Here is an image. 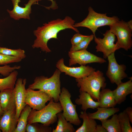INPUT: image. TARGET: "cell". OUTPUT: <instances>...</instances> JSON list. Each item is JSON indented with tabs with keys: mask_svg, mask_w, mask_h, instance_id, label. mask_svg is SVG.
Returning <instances> with one entry per match:
<instances>
[{
	"mask_svg": "<svg viewBox=\"0 0 132 132\" xmlns=\"http://www.w3.org/2000/svg\"><path fill=\"white\" fill-rule=\"evenodd\" d=\"M75 22L71 17L67 16L63 19L58 18L51 21L38 27L33 32L36 38L32 46V48H40L46 53L50 52L51 51L47 45L48 42L51 39H58L57 34L59 32L69 29L79 33L78 30L74 27Z\"/></svg>",
	"mask_w": 132,
	"mask_h": 132,
	"instance_id": "obj_1",
	"label": "cell"
},
{
	"mask_svg": "<svg viewBox=\"0 0 132 132\" xmlns=\"http://www.w3.org/2000/svg\"><path fill=\"white\" fill-rule=\"evenodd\" d=\"M60 70L57 69L53 75L48 78L44 76L36 77L33 83L30 84L28 88L33 90L38 89L44 91L57 102L61 92Z\"/></svg>",
	"mask_w": 132,
	"mask_h": 132,
	"instance_id": "obj_2",
	"label": "cell"
},
{
	"mask_svg": "<svg viewBox=\"0 0 132 132\" xmlns=\"http://www.w3.org/2000/svg\"><path fill=\"white\" fill-rule=\"evenodd\" d=\"M48 103L39 110H32L28 117L27 123L38 122L49 126L57 120V114L63 110L60 102H56L52 99Z\"/></svg>",
	"mask_w": 132,
	"mask_h": 132,
	"instance_id": "obj_3",
	"label": "cell"
},
{
	"mask_svg": "<svg viewBox=\"0 0 132 132\" xmlns=\"http://www.w3.org/2000/svg\"><path fill=\"white\" fill-rule=\"evenodd\" d=\"M79 91L88 93L94 100L99 101L100 89L105 88L106 79L103 73L99 70L95 71L88 76L76 79Z\"/></svg>",
	"mask_w": 132,
	"mask_h": 132,
	"instance_id": "obj_4",
	"label": "cell"
},
{
	"mask_svg": "<svg viewBox=\"0 0 132 132\" xmlns=\"http://www.w3.org/2000/svg\"><path fill=\"white\" fill-rule=\"evenodd\" d=\"M88 12L86 17L81 22L75 23V28L84 27L89 29L94 35L98 28L100 27L110 26L120 20L116 16L109 17L106 13H101L95 11L91 7L88 9Z\"/></svg>",
	"mask_w": 132,
	"mask_h": 132,
	"instance_id": "obj_5",
	"label": "cell"
},
{
	"mask_svg": "<svg viewBox=\"0 0 132 132\" xmlns=\"http://www.w3.org/2000/svg\"><path fill=\"white\" fill-rule=\"evenodd\" d=\"M110 30L117 37L116 44L119 48L128 51L132 46V30L127 22L120 20L109 26Z\"/></svg>",
	"mask_w": 132,
	"mask_h": 132,
	"instance_id": "obj_6",
	"label": "cell"
},
{
	"mask_svg": "<svg viewBox=\"0 0 132 132\" xmlns=\"http://www.w3.org/2000/svg\"><path fill=\"white\" fill-rule=\"evenodd\" d=\"M71 97V94L68 90L63 87L59 98L63 109V115L67 121L75 125L79 126L81 121L76 111V105L73 103Z\"/></svg>",
	"mask_w": 132,
	"mask_h": 132,
	"instance_id": "obj_7",
	"label": "cell"
},
{
	"mask_svg": "<svg viewBox=\"0 0 132 132\" xmlns=\"http://www.w3.org/2000/svg\"><path fill=\"white\" fill-rule=\"evenodd\" d=\"M115 38V36L110 30L106 31L102 38L94 35V40L97 44L96 52L102 53L103 58H107L109 55L119 49L117 44H114Z\"/></svg>",
	"mask_w": 132,
	"mask_h": 132,
	"instance_id": "obj_8",
	"label": "cell"
},
{
	"mask_svg": "<svg viewBox=\"0 0 132 132\" xmlns=\"http://www.w3.org/2000/svg\"><path fill=\"white\" fill-rule=\"evenodd\" d=\"M108 65L106 75L112 84L117 85L122 82L123 79L127 77L125 72L126 67L124 64L119 65L115 58L114 53H112L107 58Z\"/></svg>",
	"mask_w": 132,
	"mask_h": 132,
	"instance_id": "obj_9",
	"label": "cell"
},
{
	"mask_svg": "<svg viewBox=\"0 0 132 132\" xmlns=\"http://www.w3.org/2000/svg\"><path fill=\"white\" fill-rule=\"evenodd\" d=\"M69 57V66L78 64L80 65L86 66L87 64L92 63L100 64L106 62L103 58L98 57L91 53L86 49L68 52Z\"/></svg>",
	"mask_w": 132,
	"mask_h": 132,
	"instance_id": "obj_10",
	"label": "cell"
},
{
	"mask_svg": "<svg viewBox=\"0 0 132 132\" xmlns=\"http://www.w3.org/2000/svg\"><path fill=\"white\" fill-rule=\"evenodd\" d=\"M52 99L41 90L35 91L28 88L26 89L25 103L32 109L41 110L45 106L46 103Z\"/></svg>",
	"mask_w": 132,
	"mask_h": 132,
	"instance_id": "obj_11",
	"label": "cell"
},
{
	"mask_svg": "<svg viewBox=\"0 0 132 132\" xmlns=\"http://www.w3.org/2000/svg\"><path fill=\"white\" fill-rule=\"evenodd\" d=\"M64 59L62 58L57 62L56 66L61 72L73 77L80 79L87 76L95 71V69L89 66L81 65L80 66L72 67L65 65Z\"/></svg>",
	"mask_w": 132,
	"mask_h": 132,
	"instance_id": "obj_12",
	"label": "cell"
},
{
	"mask_svg": "<svg viewBox=\"0 0 132 132\" xmlns=\"http://www.w3.org/2000/svg\"><path fill=\"white\" fill-rule=\"evenodd\" d=\"M26 80V78H18L16 80L14 88L16 106V117L17 120L22 111L26 105L25 102L26 93L25 86Z\"/></svg>",
	"mask_w": 132,
	"mask_h": 132,
	"instance_id": "obj_13",
	"label": "cell"
},
{
	"mask_svg": "<svg viewBox=\"0 0 132 132\" xmlns=\"http://www.w3.org/2000/svg\"><path fill=\"white\" fill-rule=\"evenodd\" d=\"M13 8L11 11H7L11 17L18 20L21 19H30L29 15L31 13V7L33 5L37 4L38 1L42 0H29L27 3L25 4L24 7H20L19 5L20 0H11Z\"/></svg>",
	"mask_w": 132,
	"mask_h": 132,
	"instance_id": "obj_14",
	"label": "cell"
},
{
	"mask_svg": "<svg viewBox=\"0 0 132 132\" xmlns=\"http://www.w3.org/2000/svg\"><path fill=\"white\" fill-rule=\"evenodd\" d=\"M17 123L16 109L4 111L0 117V129L2 132H14Z\"/></svg>",
	"mask_w": 132,
	"mask_h": 132,
	"instance_id": "obj_15",
	"label": "cell"
},
{
	"mask_svg": "<svg viewBox=\"0 0 132 132\" xmlns=\"http://www.w3.org/2000/svg\"><path fill=\"white\" fill-rule=\"evenodd\" d=\"M116 89L112 91L117 104H120L126 99V96L132 93V77L127 81L121 82L117 85Z\"/></svg>",
	"mask_w": 132,
	"mask_h": 132,
	"instance_id": "obj_16",
	"label": "cell"
},
{
	"mask_svg": "<svg viewBox=\"0 0 132 132\" xmlns=\"http://www.w3.org/2000/svg\"><path fill=\"white\" fill-rule=\"evenodd\" d=\"M0 101L2 109L4 111L16 109L14 89H6L0 91Z\"/></svg>",
	"mask_w": 132,
	"mask_h": 132,
	"instance_id": "obj_17",
	"label": "cell"
},
{
	"mask_svg": "<svg viewBox=\"0 0 132 132\" xmlns=\"http://www.w3.org/2000/svg\"><path fill=\"white\" fill-rule=\"evenodd\" d=\"M79 92L78 98L75 102L77 104L81 105V109L83 111H86L89 108L95 109L99 107V102L95 101L88 93L82 91H79Z\"/></svg>",
	"mask_w": 132,
	"mask_h": 132,
	"instance_id": "obj_18",
	"label": "cell"
},
{
	"mask_svg": "<svg viewBox=\"0 0 132 132\" xmlns=\"http://www.w3.org/2000/svg\"><path fill=\"white\" fill-rule=\"evenodd\" d=\"M97 111L94 113H87L90 118L100 121H101L108 119L110 117L118 112L120 110L118 108H105L98 107Z\"/></svg>",
	"mask_w": 132,
	"mask_h": 132,
	"instance_id": "obj_19",
	"label": "cell"
},
{
	"mask_svg": "<svg viewBox=\"0 0 132 132\" xmlns=\"http://www.w3.org/2000/svg\"><path fill=\"white\" fill-rule=\"evenodd\" d=\"M99 107L107 108L114 107L117 104L113 94L112 91L109 88L102 89L100 91Z\"/></svg>",
	"mask_w": 132,
	"mask_h": 132,
	"instance_id": "obj_20",
	"label": "cell"
},
{
	"mask_svg": "<svg viewBox=\"0 0 132 132\" xmlns=\"http://www.w3.org/2000/svg\"><path fill=\"white\" fill-rule=\"evenodd\" d=\"M79 117L83 120V122L75 132H95L97 122L95 120L88 117L86 111H81Z\"/></svg>",
	"mask_w": 132,
	"mask_h": 132,
	"instance_id": "obj_21",
	"label": "cell"
},
{
	"mask_svg": "<svg viewBox=\"0 0 132 132\" xmlns=\"http://www.w3.org/2000/svg\"><path fill=\"white\" fill-rule=\"evenodd\" d=\"M57 122L55 129H52V132H74L75 130L72 124L67 121L61 112L57 114Z\"/></svg>",
	"mask_w": 132,
	"mask_h": 132,
	"instance_id": "obj_22",
	"label": "cell"
},
{
	"mask_svg": "<svg viewBox=\"0 0 132 132\" xmlns=\"http://www.w3.org/2000/svg\"><path fill=\"white\" fill-rule=\"evenodd\" d=\"M32 109L28 105H26L22 111L14 132H25L27 123V119Z\"/></svg>",
	"mask_w": 132,
	"mask_h": 132,
	"instance_id": "obj_23",
	"label": "cell"
},
{
	"mask_svg": "<svg viewBox=\"0 0 132 132\" xmlns=\"http://www.w3.org/2000/svg\"><path fill=\"white\" fill-rule=\"evenodd\" d=\"M18 75V72L15 70L6 77L0 78V91L6 89H14Z\"/></svg>",
	"mask_w": 132,
	"mask_h": 132,
	"instance_id": "obj_24",
	"label": "cell"
},
{
	"mask_svg": "<svg viewBox=\"0 0 132 132\" xmlns=\"http://www.w3.org/2000/svg\"><path fill=\"white\" fill-rule=\"evenodd\" d=\"M110 119L101 121L102 125L107 132H122L118 118V115L114 114Z\"/></svg>",
	"mask_w": 132,
	"mask_h": 132,
	"instance_id": "obj_25",
	"label": "cell"
},
{
	"mask_svg": "<svg viewBox=\"0 0 132 132\" xmlns=\"http://www.w3.org/2000/svg\"><path fill=\"white\" fill-rule=\"evenodd\" d=\"M119 121L122 132H132L130 121L125 110L118 115Z\"/></svg>",
	"mask_w": 132,
	"mask_h": 132,
	"instance_id": "obj_26",
	"label": "cell"
},
{
	"mask_svg": "<svg viewBox=\"0 0 132 132\" xmlns=\"http://www.w3.org/2000/svg\"><path fill=\"white\" fill-rule=\"evenodd\" d=\"M52 129L49 126L38 122L27 123L26 128V132H51Z\"/></svg>",
	"mask_w": 132,
	"mask_h": 132,
	"instance_id": "obj_27",
	"label": "cell"
},
{
	"mask_svg": "<svg viewBox=\"0 0 132 132\" xmlns=\"http://www.w3.org/2000/svg\"><path fill=\"white\" fill-rule=\"evenodd\" d=\"M0 54L18 57L22 59L24 58L26 56L25 51L21 49H12L0 47Z\"/></svg>",
	"mask_w": 132,
	"mask_h": 132,
	"instance_id": "obj_28",
	"label": "cell"
},
{
	"mask_svg": "<svg viewBox=\"0 0 132 132\" xmlns=\"http://www.w3.org/2000/svg\"><path fill=\"white\" fill-rule=\"evenodd\" d=\"M94 35L92 34L89 35L87 38L78 44L75 45H72L70 51H74L86 49L91 42L94 39Z\"/></svg>",
	"mask_w": 132,
	"mask_h": 132,
	"instance_id": "obj_29",
	"label": "cell"
},
{
	"mask_svg": "<svg viewBox=\"0 0 132 132\" xmlns=\"http://www.w3.org/2000/svg\"><path fill=\"white\" fill-rule=\"evenodd\" d=\"M22 59L19 57L6 55L0 54V65H7L8 64L21 61Z\"/></svg>",
	"mask_w": 132,
	"mask_h": 132,
	"instance_id": "obj_30",
	"label": "cell"
},
{
	"mask_svg": "<svg viewBox=\"0 0 132 132\" xmlns=\"http://www.w3.org/2000/svg\"><path fill=\"white\" fill-rule=\"evenodd\" d=\"M21 68L20 66H11L6 65L3 66H0V74L4 76H7L13 71L19 69Z\"/></svg>",
	"mask_w": 132,
	"mask_h": 132,
	"instance_id": "obj_31",
	"label": "cell"
},
{
	"mask_svg": "<svg viewBox=\"0 0 132 132\" xmlns=\"http://www.w3.org/2000/svg\"><path fill=\"white\" fill-rule=\"evenodd\" d=\"M89 36L84 35L79 33H77L74 35L71 40L72 45H75L78 44L88 38Z\"/></svg>",
	"mask_w": 132,
	"mask_h": 132,
	"instance_id": "obj_32",
	"label": "cell"
},
{
	"mask_svg": "<svg viewBox=\"0 0 132 132\" xmlns=\"http://www.w3.org/2000/svg\"><path fill=\"white\" fill-rule=\"evenodd\" d=\"M51 1V4L49 7H45L47 9L49 10L52 9L53 10H55L58 9V6L56 1L54 0H48Z\"/></svg>",
	"mask_w": 132,
	"mask_h": 132,
	"instance_id": "obj_33",
	"label": "cell"
},
{
	"mask_svg": "<svg viewBox=\"0 0 132 132\" xmlns=\"http://www.w3.org/2000/svg\"><path fill=\"white\" fill-rule=\"evenodd\" d=\"M125 110L128 116L130 122L132 123V108L129 107H127Z\"/></svg>",
	"mask_w": 132,
	"mask_h": 132,
	"instance_id": "obj_34",
	"label": "cell"
},
{
	"mask_svg": "<svg viewBox=\"0 0 132 132\" xmlns=\"http://www.w3.org/2000/svg\"><path fill=\"white\" fill-rule=\"evenodd\" d=\"M95 132H107L106 130L102 125H97Z\"/></svg>",
	"mask_w": 132,
	"mask_h": 132,
	"instance_id": "obj_35",
	"label": "cell"
},
{
	"mask_svg": "<svg viewBox=\"0 0 132 132\" xmlns=\"http://www.w3.org/2000/svg\"><path fill=\"white\" fill-rule=\"evenodd\" d=\"M127 22V24L131 30H132V21L131 20Z\"/></svg>",
	"mask_w": 132,
	"mask_h": 132,
	"instance_id": "obj_36",
	"label": "cell"
},
{
	"mask_svg": "<svg viewBox=\"0 0 132 132\" xmlns=\"http://www.w3.org/2000/svg\"><path fill=\"white\" fill-rule=\"evenodd\" d=\"M4 112L2 109L0 101V117L2 115Z\"/></svg>",
	"mask_w": 132,
	"mask_h": 132,
	"instance_id": "obj_37",
	"label": "cell"
},
{
	"mask_svg": "<svg viewBox=\"0 0 132 132\" xmlns=\"http://www.w3.org/2000/svg\"><path fill=\"white\" fill-rule=\"evenodd\" d=\"M1 132V130L0 129V132Z\"/></svg>",
	"mask_w": 132,
	"mask_h": 132,
	"instance_id": "obj_38",
	"label": "cell"
}]
</instances>
